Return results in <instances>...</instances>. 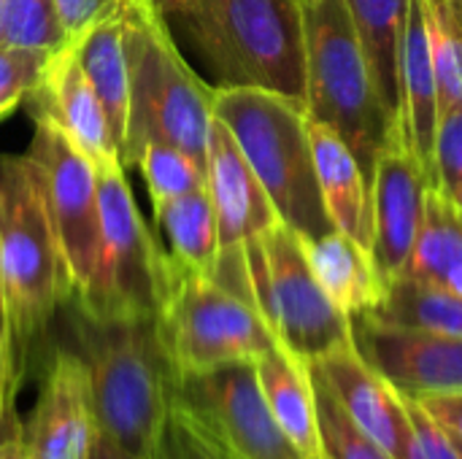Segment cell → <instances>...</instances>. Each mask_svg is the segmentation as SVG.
Instances as JSON below:
<instances>
[{"label": "cell", "mask_w": 462, "mask_h": 459, "mask_svg": "<svg viewBox=\"0 0 462 459\" xmlns=\"http://www.w3.org/2000/svg\"><path fill=\"white\" fill-rule=\"evenodd\" d=\"M97 430L135 457L154 459L176 398V371L160 338L157 317L87 319L76 314Z\"/></svg>", "instance_id": "obj_1"}, {"label": "cell", "mask_w": 462, "mask_h": 459, "mask_svg": "<svg viewBox=\"0 0 462 459\" xmlns=\"http://www.w3.org/2000/svg\"><path fill=\"white\" fill-rule=\"evenodd\" d=\"M176 22L219 89H263L306 108L300 0H179Z\"/></svg>", "instance_id": "obj_2"}, {"label": "cell", "mask_w": 462, "mask_h": 459, "mask_svg": "<svg viewBox=\"0 0 462 459\" xmlns=\"http://www.w3.org/2000/svg\"><path fill=\"white\" fill-rule=\"evenodd\" d=\"M130 106L119 162L133 168L146 143H171L206 165L214 124V87L206 84L179 51L168 19L152 0L127 11Z\"/></svg>", "instance_id": "obj_3"}, {"label": "cell", "mask_w": 462, "mask_h": 459, "mask_svg": "<svg viewBox=\"0 0 462 459\" xmlns=\"http://www.w3.org/2000/svg\"><path fill=\"white\" fill-rule=\"evenodd\" d=\"M306 46V116L344 138L368 187L382 151L401 141L387 114L363 41L344 0H300Z\"/></svg>", "instance_id": "obj_4"}, {"label": "cell", "mask_w": 462, "mask_h": 459, "mask_svg": "<svg viewBox=\"0 0 462 459\" xmlns=\"http://www.w3.org/2000/svg\"><path fill=\"white\" fill-rule=\"evenodd\" d=\"M0 298L22 373L57 306L68 300L41 173L30 154H0Z\"/></svg>", "instance_id": "obj_5"}, {"label": "cell", "mask_w": 462, "mask_h": 459, "mask_svg": "<svg viewBox=\"0 0 462 459\" xmlns=\"http://www.w3.org/2000/svg\"><path fill=\"white\" fill-rule=\"evenodd\" d=\"M214 116L230 130L282 225L303 241L336 230L319 192L303 106L263 89L214 87Z\"/></svg>", "instance_id": "obj_6"}, {"label": "cell", "mask_w": 462, "mask_h": 459, "mask_svg": "<svg viewBox=\"0 0 462 459\" xmlns=\"http://www.w3.org/2000/svg\"><path fill=\"white\" fill-rule=\"evenodd\" d=\"M97 173L100 243L87 289L73 300L87 319L157 317L173 276V257L146 227L125 168L111 162Z\"/></svg>", "instance_id": "obj_7"}, {"label": "cell", "mask_w": 462, "mask_h": 459, "mask_svg": "<svg viewBox=\"0 0 462 459\" xmlns=\"http://www.w3.org/2000/svg\"><path fill=\"white\" fill-rule=\"evenodd\" d=\"M252 303L276 344L311 365L352 344L349 317L317 281L303 238L287 225H273L246 243Z\"/></svg>", "instance_id": "obj_8"}, {"label": "cell", "mask_w": 462, "mask_h": 459, "mask_svg": "<svg viewBox=\"0 0 462 459\" xmlns=\"http://www.w3.org/2000/svg\"><path fill=\"white\" fill-rule=\"evenodd\" d=\"M160 338L176 376L257 360L276 346L260 311L211 276L173 268L157 311Z\"/></svg>", "instance_id": "obj_9"}, {"label": "cell", "mask_w": 462, "mask_h": 459, "mask_svg": "<svg viewBox=\"0 0 462 459\" xmlns=\"http://www.w3.org/2000/svg\"><path fill=\"white\" fill-rule=\"evenodd\" d=\"M27 114L35 124L27 154L41 173L43 203L60 249L68 300H76L89 284L100 243L97 173L49 114L38 108H27Z\"/></svg>", "instance_id": "obj_10"}, {"label": "cell", "mask_w": 462, "mask_h": 459, "mask_svg": "<svg viewBox=\"0 0 462 459\" xmlns=\"http://www.w3.org/2000/svg\"><path fill=\"white\" fill-rule=\"evenodd\" d=\"M176 403L222 459H303L268 409L254 360L181 376Z\"/></svg>", "instance_id": "obj_11"}, {"label": "cell", "mask_w": 462, "mask_h": 459, "mask_svg": "<svg viewBox=\"0 0 462 459\" xmlns=\"http://www.w3.org/2000/svg\"><path fill=\"white\" fill-rule=\"evenodd\" d=\"M206 189L217 214L219 233V254L211 279L252 303L246 243L279 225V214L246 157L241 154L238 143L233 141L230 130L217 116L206 151Z\"/></svg>", "instance_id": "obj_12"}, {"label": "cell", "mask_w": 462, "mask_h": 459, "mask_svg": "<svg viewBox=\"0 0 462 459\" xmlns=\"http://www.w3.org/2000/svg\"><path fill=\"white\" fill-rule=\"evenodd\" d=\"M355 352L403 395L462 392V338L349 317Z\"/></svg>", "instance_id": "obj_13"}, {"label": "cell", "mask_w": 462, "mask_h": 459, "mask_svg": "<svg viewBox=\"0 0 462 459\" xmlns=\"http://www.w3.org/2000/svg\"><path fill=\"white\" fill-rule=\"evenodd\" d=\"M97 436L89 371L76 349L54 352L19 438L30 459H89Z\"/></svg>", "instance_id": "obj_14"}, {"label": "cell", "mask_w": 462, "mask_h": 459, "mask_svg": "<svg viewBox=\"0 0 462 459\" xmlns=\"http://www.w3.org/2000/svg\"><path fill=\"white\" fill-rule=\"evenodd\" d=\"M430 181L422 165L411 157L403 143H393L382 151L371 187L374 233H371V262L382 287L401 279L411 249L417 243Z\"/></svg>", "instance_id": "obj_15"}, {"label": "cell", "mask_w": 462, "mask_h": 459, "mask_svg": "<svg viewBox=\"0 0 462 459\" xmlns=\"http://www.w3.org/2000/svg\"><path fill=\"white\" fill-rule=\"evenodd\" d=\"M311 368L325 379L349 419L357 422L379 446L395 459H420L406 395L376 373L352 344L311 363Z\"/></svg>", "instance_id": "obj_16"}, {"label": "cell", "mask_w": 462, "mask_h": 459, "mask_svg": "<svg viewBox=\"0 0 462 459\" xmlns=\"http://www.w3.org/2000/svg\"><path fill=\"white\" fill-rule=\"evenodd\" d=\"M22 106L49 114L62 127V133L76 143V149L92 162L95 170L119 162L108 119L79 65L73 41L51 51L41 87Z\"/></svg>", "instance_id": "obj_17"}, {"label": "cell", "mask_w": 462, "mask_h": 459, "mask_svg": "<svg viewBox=\"0 0 462 459\" xmlns=\"http://www.w3.org/2000/svg\"><path fill=\"white\" fill-rule=\"evenodd\" d=\"M439 84L430 54L425 0H411L398 54V135L422 165L433 189V141L439 127Z\"/></svg>", "instance_id": "obj_18"}, {"label": "cell", "mask_w": 462, "mask_h": 459, "mask_svg": "<svg viewBox=\"0 0 462 459\" xmlns=\"http://www.w3.org/2000/svg\"><path fill=\"white\" fill-rule=\"evenodd\" d=\"M309 138L314 151V168L319 192L328 208L333 227L363 249H371L374 233V206H371V187L365 173L344 138L330 127L309 119Z\"/></svg>", "instance_id": "obj_19"}, {"label": "cell", "mask_w": 462, "mask_h": 459, "mask_svg": "<svg viewBox=\"0 0 462 459\" xmlns=\"http://www.w3.org/2000/svg\"><path fill=\"white\" fill-rule=\"evenodd\" d=\"M127 8L95 22L76 41L79 65L95 89L108 119L116 154H122L130 106V62H127Z\"/></svg>", "instance_id": "obj_20"}, {"label": "cell", "mask_w": 462, "mask_h": 459, "mask_svg": "<svg viewBox=\"0 0 462 459\" xmlns=\"http://www.w3.org/2000/svg\"><path fill=\"white\" fill-rule=\"evenodd\" d=\"M254 365L268 409L295 452L303 459H322L317 398L309 365L284 352L279 344L257 357Z\"/></svg>", "instance_id": "obj_21"}, {"label": "cell", "mask_w": 462, "mask_h": 459, "mask_svg": "<svg viewBox=\"0 0 462 459\" xmlns=\"http://www.w3.org/2000/svg\"><path fill=\"white\" fill-rule=\"evenodd\" d=\"M303 243L317 281L346 317L368 314L379 303L384 287L376 276L368 249L338 230Z\"/></svg>", "instance_id": "obj_22"}, {"label": "cell", "mask_w": 462, "mask_h": 459, "mask_svg": "<svg viewBox=\"0 0 462 459\" xmlns=\"http://www.w3.org/2000/svg\"><path fill=\"white\" fill-rule=\"evenodd\" d=\"M403 276L462 295V211L441 192H428L425 219Z\"/></svg>", "instance_id": "obj_23"}, {"label": "cell", "mask_w": 462, "mask_h": 459, "mask_svg": "<svg viewBox=\"0 0 462 459\" xmlns=\"http://www.w3.org/2000/svg\"><path fill=\"white\" fill-rule=\"evenodd\" d=\"M363 41L379 97L398 124V54L411 0H344Z\"/></svg>", "instance_id": "obj_24"}, {"label": "cell", "mask_w": 462, "mask_h": 459, "mask_svg": "<svg viewBox=\"0 0 462 459\" xmlns=\"http://www.w3.org/2000/svg\"><path fill=\"white\" fill-rule=\"evenodd\" d=\"M154 219L168 238V254L176 265H181L184 271L214 276L219 233L206 187L165 203H154Z\"/></svg>", "instance_id": "obj_25"}, {"label": "cell", "mask_w": 462, "mask_h": 459, "mask_svg": "<svg viewBox=\"0 0 462 459\" xmlns=\"http://www.w3.org/2000/svg\"><path fill=\"white\" fill-rule=\"evenodd\" d=\"M365 317L390 327L462 338V295L409 276L390 281L379 303Z\"/></svg>", "instance_id": "obj_26"}, {"label": "cell", "mask_w": 462, "mask_h": 459, "mask_svg": "<svg viewBox=\"0 0 462 459\" xmlns=\"http://www.w3.org/2000/svg\"><path fill=\"white\" fill-rule=\"evenodd\" d=\"M439 106H462V0H425Z\"/></svg>", "instance_id": "obj_27"}, {"label": "cell", "mask_w": 462, "mask_h": 459, "mask_svg": "<svg viewBox=\"0 0 462 459\" xmlns=\"http://www.w3.org/2000/svg\"><path fill=\"white\" fill-rule=\"evenodd\" d=\"M314 398H317V417H319V444L322 459H395L384 446H379L349 414L341 409L325 379L309 365Z\"/></svg>", "instance_id": "obj_28"}, {"label": "cell", "mask_w": 462, "mask_h": 459, "mask_svg": "<svg viewBox=\"0 0 462 459\" xmlns=\"http://www.w3.org/2000/svg\"><path fill=\"white\" fill-rule=\"evenodd\" d=\"M133 168L141 170L152 206L206 187V165L171 143H146Z\"/></svg>", "instance_id": "obj_29"}, {"label": "cell", "mask_w": 462, "mask_h": 459, "mask_svg": "<svg viewBox=\"0 0 462 459\" xmlns=\"http://www.w3.org/2000/svg\"><path fill=\"white\" fill-rule=\"evenodd\" d=\"M0 43L57 51L68 43L57 0H5L0 19Z\"/></svg>", "instance_id": "obj_30"}, {"label": "cell", "mask_w": 462, "mask_h": 459, "mask_svg": "<svg viewBox=\"0 0 462 459\" xmlns=\"http://www.w3.org/2000/svg\"><path fill=\"white\" fill-rule=\"evenodd\" d=\"M51 51L0 43V119L16 111L38 87Z\"/></svg>", "instance_id": "obj_31"}, {"label": "cell", "mask_w": 462, "mask_h": 459, "mask_svg": "<svg viewBox=\"0 0 462 459\" xmlns=\"http://www.w3.org/2000/svg\"><path fill=\"white\" fill-rule=\"evenodd\" d=\"M433 189L462 211V106L439 114L433 141Z\"/></svg>", "instance_id": "obj_32"}, {"label": "cell", "mask_w": 462, "mask_h": 459, "mask_svg": "<svg viewBox=\"0 0 462 459\" xmlns=\"http://www.w3.org/2000/svg\"><path fill=\"white\" fill-rule=\"evenodd\" d=\"M154 459H222L219 452L211 446V441L200 433V427L192 422V417L176 403L171 406L162 438H160V449Z\"/></svg>", "instance_id": "obj_33"}, {"label": "cell", "mask_w": 462, "mask_h": 459, "mask_svg": "<svg viewBox=\"0 0 462 459\" xmlns=\"http://www.w3.org/2000/svg\"><path fill=\"white\" fill-rule=\"evenodd\" d=\"M22 373L14 357V344H11V327H8V317H5V306L0 298V433L8 436L19 427V417L14 409L16 400V390H19Z\"/></svg>", "instance_id": "obj_34"}, {"label": "cell", "mask_w": 462, "mask_h": 459, "mask_svg": "<svg viewBox=\"0 0 462 459\" xmlns=\"http://www.w3.org/2000/svg\"><path fill=\"white\" fill-rule=\"evenodd\" d=\"M406 400H409V411H411V422H414L420 459H462L455 438L414 398L406 395Z\"/></svg>", "instance_id": "obj_35"}, {"label": "cell", "mask_w": 462, "mask_h": 459, "mask_svg": "<svg viewBox=\"0 0 462 459\" xmlns=\"http://www.w3.org/2000/svg\"><path fill=\"white\" fill-rule=\"evenodd\" d=\"M135 0H57L60 8V19L62 27L68 32V41H76L87 27H92L95 22L133 5Z\"/></svg>", "instance_id": "obj_36"}, {"label": "cell", "mask_w": 462, "mask_h": 459, "mask_svg": "<svg viewBox=\"0 0 462 459\" xmlns=\"http://www.w3.org/2000/svg\"><path fill=\"white\" fill-rule=\"evenodd\" d=\"M411 398V395H409ZM414 400L452 436L462 438V392H433L414 395Z\"/></svg>", "instance_id": "obj_37"}, {"label": "cell", "mask_w": 462, "mask_h": 459, "mask_svg": "<svg viewBox=\"0 0 462 459\" xmlns=\"http://www.w3.org/2000/svg\"><path fill=\"white\" fill-rule=\"evenodd\" d=\"M89 459H143V457H135V454H130V452H125L119 444H114L108 436H103L100 430H97V436H95V444H92V454Z\"/></svg>", "instance_id": "obj_38"}, {"label": "cell", "mask_w": 462, "mask_h": 459, "mask_svg": "<svg viewBox=\"0 0 462 459\" xmlns=\"http://www.w3.org/2000/svg\"><path fill=\"white\" fill-rule=\"evenodd\" d=\"M0 459H30L24 446H22V438H19V427L8 436L0 438Z\"/></svg>", "instance_id": "obj_39"}, {"label": "cell", "mask_w": 462, "mask_h": 459, "mask_svg": "<svg viewBox=\"0 0 462 459\" xmlns=\"http://www.w3.org/2000/svg\"><path fill=\"white\" fill-rule=\"evenodd\" d=\"M176 3H179V0H152V5H154L162 16H168V14L176 8Z\"/></svg>", "instance_id": "obj_40"}, {"label": "cell", "mask_w": 462, "mask_h": 459, "mask_svg": "<svg viewBox=\"0 0 462 459\" xmlns=\"http://www.w3.org/2000/svg\"><path fill=\"white\" fill-rule=\"evenodd\" d=\"M449 436H452V433H449ZM452 438H455V444H457V449H460L462 454V438H457V436H452Z\"/></svg>", "instance_id": "obj_41"}, {"label": "cell", "mask_w": 462, "mask_h": 459, "mask_svg": "<svg viewBox=\"0 0 462 459\" xmlns=\"http://www.w3.org/2000/svg\"><path fill=\"white\" fill-rule=\"evenodd\" d=\"M3 5H5V0H0V19H3Z\"/></svg>", "instance_id": "obj_42"}, {"label": "cell", "mask_w": 462, "mask_h": 459, "mask_svg": "<svg viewBox=\"0 0 462 459\" xmlns=\"http://www.w3.org/2000/svg\"><path fill=\"white\" fill-rule=\"evenodd\" d=\"M0 438H3V433H0Z\"/></svg>", "instance_id": "obj_43"}]
</instances>
